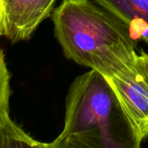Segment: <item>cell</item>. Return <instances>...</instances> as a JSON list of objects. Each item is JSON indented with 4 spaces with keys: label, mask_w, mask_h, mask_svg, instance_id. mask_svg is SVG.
<instances>
[{
    "label": "cell",
    "mask_w": 148,
    "mask_h": 148,
    "mask_svg": "<svg viewBox=\"0 0 148 148\" xmlns=\"http://www.w3.org/2000/svg\"><path fill=\"white\" fill-rule=\"evenodd\" d=\"M66 58L108 78L137 59L128 26L91 0H62L51 13Z\"/></svg>",
    "instance_id": "1"
},
{
    "label": "cell",
    "mask_w": 148,
    "mask_h": 148,
    "mask_svg": "<svg viewBox=\"0 0 148 148\" xmlns=\"http://www.w3.org/2000/svg\"><path fill=\"white\" fill-rule=\"evenodd\" d=\"M59 136L83 148H141L143 140L108 81L93 69L71 84Z\"/></svg>",
    "instance_id": "2"
},
{
    "label": "cell",
    "mask_w": 148,
    "mask_h": 148,
    "mask_svg": "<svg viewBox=\"0 0 148 148\" xmlns=\"http://www.w3.org/2000/svg\"><path fill=\"white\" fill-rule=\"evenodd\" d=\"M106 79L144 140L148 136V82L137 59Z\"/></svg>",
    "instance_id": "3"
},
{
    "label": "cell",
    "mask_w": 148,
    "mask_h": 148,
    "mask_svg": "<svg viewBox=\"0 0 148 148\" xmlns=\"http://www.w3.org/2000/svg\"><path fill=\"white\" fill-rule=\"evenodd\" d=\"M3 35L11 42L28 40L53 8L42 0H1Z\"/></svg>",
    "instance_id": "4"
},
{
    "label": "cell",
    "mask_w": 148,
    "mask_h": 148,
    "mask_svg": "<svg viewBox=\"0 0 148 148\" xmlns=\"http://www.w3.org/2000/svg\"><path fill=\"white\" fill-rule=\"evenodd\" d=\"M129 27L139 42L148 35V0H93Z\"/></svg>",
    "instance_id": "5"
},
{
    "label": "cell",
    "mask_w": 148,
    "mask_h": 148,
    "mask_svg": "<svg viewBox=\"0 0 148 148\" xmlns=\"http://www.w3.org/2000/svg\"><path fill=\"white\" fill-rule=\"evenodd\" d=\"M0 148H49V143L30 137L9 116L0 123Z\"/></svg>",
    "instance_id": "6"
},
{
    "label": "cell",
    "mask_w": 148,
    "mask_h": 148,
    "mask_svg": "<svg viewBox=\"0 0 148 148\" xmlns=\"http://www.w3.org/2000/svg\"><path fill=\"white\" fill-rule=\"evenodd\" d=\"M10 75L8 70L4 53L0 49V123L9 117V102L10 97Z\"/></svg>",
    "instance_id": "7"
},
{
    "label": "cell",
    "mask_w": 148,
    "mask_h": 148,
    "mask_svg": "<svg viewBox=\"0 0 148 148\" xmlns=\"http://www.w3.org/2000/svg\"><path fill=\"white\" fill-rule=\"evenodd\" d=\"M49 148H83L68 138H62L58 136L51 143H49Z\"/></svg>",
    "instance_id": "8"
},
{
    "label": "cell",
    "mask_w": 148,
    "mask_h": 148,
    "mask_svg": "<svg viewBox=\"0 0 148 148\" xmlns=\"http://www.w3.org/2000/svg\"><path fill=\"white\" fill-rule=\"evenodd\" d=\"M137 65L143 73L148 82V53L145 52L144 50H141L140 54H138Z\"/></svg>",
    "instance_id": "9"
},
{
    "label": "cell",
    "mask_w": 148,
    "mask_h": 148,
    "mask_svg": "<svg viewBox=\"0 0 148 148\" xmlns=\"http://www.w3.org/2000/svg\"><path fill=\"white\" fill-rule=\"evenodd\" d=\"M3 35V11H2V3L0 0V37Z\"/></svg>",
    "instance_id": "10"
},
{
    "label": "cell",
    "mask_w": 148,
    "mask_h": 148,
    "mask_svg": "<svg viewBox=\"0 0 148 148\" xmlns=\"http://www.w3.org/2000/svg\"><path fill=\"white\" fill-rule=\"evenodd\" d=\"M46 4H48L49 6H50L51 8H53L54 7V4H55V3H56V0H42Z\"/></svg>",
    "instance_id": "11"
},
{
    "label": "cell",
    "mask_w": 148,
    "mask_h": 148,
    "mask_svg": "<svg viewBox=\"0 0 148 148\" xmlns=\"http://www.w3.org/2000/svg\"><path fill=\"white\" fill-rule=\"evenodd\" d=\"M142 41H144L145 42H147V44L148 45V35H147V36H145L142 39H141Z\"/></svg>",
    "instance_id": "12"
}]
</instances>
